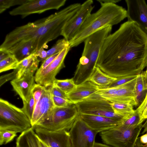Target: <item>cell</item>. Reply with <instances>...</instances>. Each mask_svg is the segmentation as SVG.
<instances>
[{
    "label": "cell",
    "mask_w": 147,
    "mask_h": 147,
    "mask_svg": "<svg viewBox=\"0 0 147 147\" xmlns=\"http://www.w3.org/2000/svg\"><path fill=\"white\" fill-rule=\"evenodd\" d=\"M147 65V34L134 22L127 21L105 39L96 66L118 79L137 75Z\"/></svg>",
    "instance_id": "6da1fadb"
},
{
    "label": "cell",
    "mask_w": 147,
    "mask_h": 147,
    "mask_svg": "<svg viewBox=\"0 0 147 147\" xmlns=\"http://www.w3.org/2000/svg\"><path fill=\"white\" fill-rule=\"evenodd\" d=\"M80 4L74 3L49 16L16 28L8 34L0 48L8 49L19 42L34 40L38 49L61 35L66 23L78 10Z\"/></svg>",
    "instance_id": "7a4b0ae2"
},
{
    "label": "cell",
    "mask_w": 147,
    "mask_h": 147,
    "mask_svg": "<svg viewBox=\"0 0 147 147\" xmlns=\"http://www.w3.org/2000/svg\"><path fill=\"white\" fill-rule=\"evenodd\" d=\"M101 7L96 12L90 14L77 33L69 42L71 47L78 46L89 36L109 26L117 24L127 18V11L115 3L97 0Z\"/></svg>",
    "instance_id": "3957f363"
},
{
    "label": "cell",
    "mask_w": 147,
    "mask_h": 147,
    "mask_svg": "<svg viewBox=\"0 0 147 147\" xmlns=\"http://www.w3.org/2000/svg\"><path fill=\"white\" fill-rule=\"evenodd\" d=\"M112 29V26L101 29L84 41L83 51L73 78L76 85L87 81L92 74L104 42Z\"/></svg>",
    "instance_id": "277c9868"
},
{
    "label": "cell",
    "mask_w": 147,
    "mask_h": 147,
    "mask_svg": "<svg viewBox=\"0 0 147 147\" xmlns=\"http://www.w3.org/2000/svg\"><path fill=\"white\" fill-rule=\"evenodd\" d=\"M32 127L30 120L22 108L0 99V130L21 133Z\"/></svg>",
    "instance_id": "5b68a950"
},
{
    "label": "cell",
    "mask_w": 147,
    "mask_h": 147,
    "mask_svg": "<svg viewBox=\"0 0 147 147\" xmlns=\"http://www.w3.org/2000/svg\"><path fill=\"white\" fill-rule=\"evenodd\" d=\"M79 115L75 104L65 107H55L49 117L36 127L52 131H69Z\"/></svg>",
    "instance_id": "8992f818"
},
{
    "label": "cell",
    "mask_w": 147,
    "mask_h": 147,
    "mask_svg": "<svg viewBox=\"0 0 147 147\" xmlns=\"http://www.w3.org/2000/svg\"><path fill=\"white\" fill-rule=\"evenodd\" d=\"M142 129V123L135 127H126L118 125L109 130L100 133L105 144L113 147H135Z\"/></svg>",
    "instance_id": "52a82bcc"
},
{
    "label": "cell",
    "mask_w": 147,
    "mask_h": 147,
    "mask_svg": "<svg viewBox=\"0 0 147 147\" xmlns=\"http://www.w3.org/2000/svg\"><path fill=\"white\" fill-rule=\"evenodd\" d=\"M75 105L79 114L99 116L119 120L122 118L114 113L110 102L96 93Z\"/></svg>",
    "instance_id": "ba28073f"
},
{
    "label": "cell",
    "mask_w": 147,
    "mask_h": 147,
    "mask_svg": "<svg viewBox=\"0 0 147 147\" xmlns=\"http://www.w3.org/2000/svg\"><path fill=\"white\" fill-rule=\"evenodd\" d=\"M69 132L73 147H93L98 133L89 126L79 115Z\"/></svg>",
    "instance_id": "9c48e42d"
},
{
    "label": "cell",
    "mask_w": 147,
    "mask_h": 147,
    "mask_svg": "<svg viewBox=\"0 0 147 147\" xmlns=\"http://www.w3.org/2000/svg\"><path fill=\"white\" fill-rule=\"evenodd\" d=\"M66 0H29L9 13L12 16L21 15L23 18L30 15L40 13L48 10H57L65 4Z\"/></svg>",
    "instance_id": "30bf717a"
},
{
    "label": "cell",
    "mask_w": 147,
    "mask_h": 147,
    "mask_svg": "<svg viewBox=\"0 0 147 147\" xmlns=\"http://www.w3.org/2000/svg\"><path fill=\"white\" fill-rule=\"evenodd\" d=\"M92 0H88L81 5L76 13L66 23L61 35L69 42L77 33L88 16L91 14L94 6Z\"/></svg>",
    "instance_id": "8fae6325"
},
{
    "label": "cell",
    "mask_w": 147,
    "mask_h": 147,
    "mask_svg": "<svg viewBox=\"0 0 147 147\" xmlns=\"http://www.w3.org/2000/svg\"><path fill=\"white\" fill-rule=\"evenodd\" d=\"M71 47L66 48L61 51L53 61L41 73L35 74V82L46 88L52 86L56 76L65 67L64 60Z\"/></svg>",
    "instance_id": "7c38bea8"
},
{
    "label": "cell",
    "mask_w": 147,
    "mask_h": 147,
    "mask_svg": "<svg viewBox=\"0 0 147 147\" xmlns=\"http://www.w3.org/2000/svg\"><path fill=\"white\" fill-rule=\"evenodd\" d=\"M55 107L50 88H46L35 107L31 121L32 127L34 128L44 121Z\"/></svg>",
    "instance_id": "4fadbf2b"
},
{
    "label": "cell",
    "mask_w": 147,
    "mask_h": 147,
    "mask_svg": "<svg viewBox=\"0 0 147 147\" xmlns=\"http://www.w3.org/2000/svg\"><path fill=\"white\" fill-rule=\"evenodd\" d=\"M33 129L38 138L50 147H73L68 131H52L38 127Z\"/></svg>",
    "instance_id": "5bb4252c"
},
{
    "label": "cell",
    "mask_w": 147,
    "mask_h": 147,
    "mask_svg": "<svg viewBox=\"0 0 147 147\" xmlns=\"http://www.w3.org/2000/svg\"><path fill=\"white\" fill-rule=\"evenodd\" d=\"M128 21L134 22L147 34V5L144 0H125Z\"/></svg>",
    "instance_id": "9a60e30c"
},
{
    "label": "cell",
    "mask_w": 147,
    "mask_h": 147,
    "mask_svg": "<svg viewBox=\"0 0 147 147\" xmlns=\"http://www.w3.org/2000/svg\"><path fill=\"white\" fill-rule=\"evenodd\" d=\"M82 119L92 129L100 133L114 128L120 120L106 117L86 114H79Z\"/></svg>",
    "instance_id": "2e32d148"
},
{
    "label": "cell",
    "mask_w": 147,
    "mask_h": 147,
    "mask_svg": "<svg viewBox=\"0 0 147 147\" xmlns=\"http://www.w3.org/2000/svg\"><path fill=\"white\" fill-rule=\"evenodd\" d=\"M137 77L119 86L114 97L109 102L112 103L128 104L137 106L135 91Z\"/></svg>",
    "instance_id": "e0dca14e"
},
{
    "label": "cell",
    "mask_w": 147,
    "mask_h": 147,
    "mask_svg": "<svg viewBox=\"0 0 147 147\" xmlns=\"http://www.w3.org/2000/svg\"><path fill=\"white\" fill-rule=\"evenodd\" d=\"M35 82L34 74L28 73L24 74L20 78H15L10 83L13 90L22 101H26L31 93Z\"/></svg>",
    "instance_id": "ac0fdd59"
},
{
    "label": "cell",
    "mask_w": 147,
    "mask_h": 147,
    "mask_svg": "<svg viewBox=\"0 0 147 147\" xmlns=\"http://www.w3.org/2000/svg\"><path fill=\"white\" fill-rule=\"evenodd\" d=\"M99 86L89 81L80 85L71 92L67 95V98L73 104H75L96 93Z\"/></svg>",
    "instance_id": "d6986e66"
},
{
    "label": "cell",
    "mask_w": 147,
    "mask_h": 147,
    "mask_svg": "<svg viewBox=\"0 0 147 147\" xmlns=\"http://www.w3.org/2000/svg\"><path fill=\"white\" fill-rule=\"evenodd\" d=\"M7 50L20 62L37 51L38 49L35 40H30L17 43Z\"/></svg>",
    "instance_id": "ffe728a7"
},
{
    "label": "cell",
    "mask_w": 147,
    "mask_h": 147,
    "mask_svg": "<svg viewBox=\"0 0 147 147\" xmlns=\"http://www.w3.org/2000/svg\"><path fill=\"white\" fill-rule=\"evenodd\" d=\"M40 62L36 52L20 61L15 69L17 72L16 78H20L27 73L34 74L35 71L38 69Z\"/></svg>",
    "instance_id": "44dd1931"
},
{
    "label": "cell",
    "mask_w": 147,
    "mask_h": 147,
    "mask_svg": "<svg viewBox=\"0 0 147 147\" xmlns=\"http://www.w3.org/2000/svg\"><path fill=\"white\" fill-rule=\"evenodd\" d=\"M38 139L32 127L21 133L17 138L16 147H40Z\"/></svg>",
    "instance_id": "7402d4cb"
},
{
    "label": "cell",
    "mask_w": 147,
    "mask_h": 147,
    "mask_svg": "<svg viewBox=\"0 0 147 147\" xmlns=\"http://www.w3.org/2000/svg\"><path fill=\"white\" fill-rule=\"evenodd\" d=\"M117 79L106 74L102 71L98 67L96 66L88 81L100 87H105L111 84Z\"/></svg>",
    "instance_id": "603a6c76"
},
{
    "label": "cell",
    "mask_w": 147,
    "mask_h": 147,
    "mask_svg": "<svg viewBox=\"0 0 147 147\" xmlns=\"http://www.w3.org/2000/svg\"><path fill=\"white\" fill-rule=\"evenodd\" d=\"M114 113L121 117H127L135 112L133 106L128 104L110 102Z\"/></svg>",
    "instance_id": "cb8c5ba5"
},
{
    "label": "cell",
    "mask_w": 147,
    "mask_h": 147,
    "mask_svg": "<svg viewBox=\"0 0 147 147\" xmlns=\"http://www.w3.org/2000/svg\"><path fill=\"white\" fill-rule=\"evenodd\" d=\"M53 84L59 88L67 95L75 89L77 86L73 78L63 80L56 79Z\"/></svg>",
    "instance_id": "d4e9b609"
},
{
    "label": "cell",
    "mask_w": 147,
    "mask_h": 147,
    "mask_svg": "<svg viewBox=\"0 0 147 147\" xmlns=\"http://www.w3.org/2000/svg\"><path fill=\"white\" fill-rule=\"evenodd\" d=\"M147 90L142 72L137 76L136 84V100L137 106L142 101L144 92Z\"/></svg>",
    "instance_id": "484cf974"
},
{
    "label": "cell",
    "mask_w": 147,
    "mask_h": 147,
    "mask_svg": "<svg viewBox=\"0 0 147 147\" xmlns=\"http://www.w3.org/2000/svg\"><path fill=\"white\" fill-rule=\"evenodd\" d=\"M143 122L141 120L138 114L135 110L134 113L127 117L122 118L119 125L126 127H130L137 126Z\"/></svg>",
    "instance_id": "4316f807"
},
{
    "label": "cell",
    "mask_w": 147,
    "mask_h": 147,
    "mask_svg": "<svg viewBox=\"0 0 147 147\" xmlns=\"http://www.w3.org/2000/svg\"><path fill=\"white\" fill-rule=\"evenodd\" d=\"M19 62L13 55L0 61V72L16 69Z\"/></svg>",
    "instance_id": "83f0119b"
},
{
    "label": "cell",
    "mask_w": 147,
    "mask_h": 147,
    "mask_svg": "<svg viewBox=\"0 0 147 147\" xmlns=\"http://www.w3.org/2000/svg\"><path fill=\"white\" fill-rule=\"evenodd\" d=\"M69 46H70L69 42L65 38L58 40L53 47L47 51V58L60 53L64 49Z\"/></svg>",
    "instance_id": "f1b7e54d"
},
{
    "label": "cell",
    "mask_w": 147,
    "mask_h": 147,
    "mask_svg": "<svg viewBox=\"0 0 147 147\" xmlns=\"http://www.w3.org/2000/svg\"><path fill=\"white\" fill-rule=\"evenodd\" d=\"M22 101L23 105L22 109L31 121L35 107L34 100L32 93L26 101Z\"/></svg>",
    "instance_id": "f546056e"
},
{
    "label": "cell",
    "mask_w": 147,
    "mask_h": 147,
    "mask_svg": "<svg viewBox=\"0 0 147 147\" xmlns=\"http://www.w3.org/2000/svg\"><path fill=\"white\" fill-rule=\"evenodd\" d=\"M17 132L9 130H0V145H5L12 141Z\"/></svg>",
    "instance_id": "4dcf8cb0"
},
{
    "label": "cell",
    "mask_w": 147,
    "mask_h": 147,
    "mask_svg": "<svg viewBox=\"0 0 147 147\" xmlns=\"http://www.w3.org/2000/svg\"><path fill=\"white\" fill-rule=\"evenodd\" d=\"M29 0H0V13L11 7L17 5H21L28 1Z\"/></svg>",
    "instance_id": "1f68e13d"
},
{
    "label": "cell",
    "mask_w": 147,
    "mask_h": 147,
    "mask_svg": "<svg viewBox=\"0 0 147 147\" xmlns=\"http://www.w3.org/2000/svg\"><path fill=\"white\" fill-rule=\"evenodd\" d=\"M135 110L138 114L141 120L144 122L147 119V92L143 100Z\"/></svg>",
    "instance_id": "d6a6232c"
},
{
    "label": "cell",
    "mask_w": 147,
    "mask_h": 147,
    "mask_svg": "<svg viewBox=\"0 0 147 147\" xmlns=\"http://www.w3.org/2000/svg\"><path fill=\"white\" fill-rule=\"evenodd\" d=\"M142 124L143 135L138 137L137 140L136 147H147V119Z\"/></svg>",
    "instance_id": "836d02e7"
},
{
    "label": "cell",
    "mask_w": 147,
    "mask_h": 147,
    "mask_svg": "<svg viewBox=\"0 0 147 147\" xmlns=\"http://www.w3.org/2000/svg\"><path fill=\"white\" fill-rule=\"evenodd\" d=\"M46 87L38 84H35L31 91L35 104V107L40 98Z\"/></svg>",
    "instance_id": "e575fe53"
},
{
    "label": "cell",
    "mask_w": 147,
    "mask_h": 147,
    "mask_svg": "<svg viewBox=\"0 0 147 147\" xmlns=\"http://www.w3.org/2000/svg\"><path fill=\"white\" fill-rule=\"evenodd\" d=\"M53 102L55 107H65L73 104L69 100L52 95Z\"/></svg>",
    "instance_id": "d590c367"
},
{
    "label": "cell",
    "mask_w": 147,
    "mask_h": 147,
    "mask_svg": "<svg viewBox=\"0 0 147 147\" xmlns=\"http://www.w3.org/2000/svg\"><path fill=\"white\" fill-rule=\"evenodd\" d=\"M137 75L127 77L118 79L108 86L105 87L101 88H110L122 85L136 78L137 77Z\"/></svg>",
    "instance_id": "8d00e7d4"
},
{
    "label": "cell",
    "mask_w": 147,
    "mask_h": 147,
    "mask_svg": "<svg viewBox=\"0 0 147 147\" xmlns=\"http://www.w3.org/2000/svg\"><path fill=\"white\" fill-rule=\"evenodd\" d=\"M59 53L49 57L42 61V65L37 70L35 74H38L41 73L53 61Z\"/></svg>",
    "instance_id": "74e56055"
},
{
    "label": "cell",
    "mask_w": 147,
    "mask_h": 147,
    "mask_svg": "<svg viewBox=\"0 0 147 147\" xmlns=\"http://www.w3.org/2000/svg\"><path fill=\"white\" fill-rule=\"evenodd\" d=\"M48 87L53 96L68 99L67 95L54 84Z\"/></svg>",
    "instance_id": "f35d334b"
},
{
    "label": "cell",
    "mask_w": 147,
    "mask_h": 147,
    "mask_svg": "<svg viewBox=\"0 0 147 147\" xmlns=\"http://www.w3.org/2000/svg\"><path fill=\"white\" fill-rule=\"evenodd\" d=\"M17 72L14 69L11 73L7 74L2 76L0 77V86L4 83L10 80H13L16 78Z\"/></svg>",
    "instance_id": "ab89813d"
},
{
    "label": "cell",
    "mask_w": 147,
    "mask_h": 147,
    "mask_svg": "<svg viewBox=\"0 0 147 147\" xmlns=\"http://www.w3.org/2000/svg\"><path fill=\"white\" fill-rule=\"evenodd\" d=\"M44 48V47H42L36 52L38 59L40 61H43L47 58V51L45 50Z\"/></svg>",
    "instance_id": "60d3db41"
},
{
    "label": "cell",
    "mask_w": 147,
    "mask_h": 147,
    "mask_svg": "<svg viewBox=\"0 0 147 147\" xmlns=\"http://www.w3.org/2000/svg\"><path fill=\"white\" fill-rule=\"evenodd\" d=\"M11 55L7 50L0 49V61L8 58Z\"/></svg>",
    "instance_id": "b9f144b4"
},
{
    "label": "cell",
    "mask_w": 147,
    "mask_h": 147,
    "mask_svg": "<svg viewBox=\"0 0 147 147\" xmlns=\"http://www.w3.org/2000/svg\"><path fill=\"white\" fill-rule=\"evenodd\" d=\"M93 147H113L111 146L100 143L95 142Z\"/></svg>",
    "instance_id": "7bdbcfd3"
},
{
    "label": "cell",
    "mask_w": 147,
    "mask_h": 147,
    "mask_svg": "<svg viewBox=\"0 0 147 147\" xmlns=\"http://www.w3.org/2000/svg\"><path fill=\"white\" fill-rule=\"evenodd\" d=\"M142 74L147 89V65L146 70L142 72Z\"/></svg>",
    "instance_id": "ee69618b"
},
{
    "label": "cell",
    "mask_w": 147,
    "mask_h": 147,
    "mask_svg": "<svg viewBox=\"0 0 147 147\" xmlns=\"http://www.w3.org/2000/svg\"><path fill=\"white\" fill-rule=\"evenodd\" d=\"M38 138V143L40 147H50L49 146L40 140Z\"/></svg>",
    "instance_id": "f6af8a7d"
},
{
    "label": "cell",
    "mask_w": 147,
    "mask_h": 147,
    "mask_svg": "<svg viewBox=\"0 0 147 147\" xmlns=\"http://www.w3.org/2000/svg\"><path fill=\"white\" fill-rule=\"evenodd\" d=\"M120 0H101L102 1L104 2H106L109 3H112L116 4V3H118L120 1Z\"/></svg>",
    "instance_id": "bcb514c9"
},
{
    "label": "cell",
    "mask_w": 147,
    "mask_h": 147,
    "mask_svg": "<svg viewBox=\"0 0 147 147\" xmlns=\"http://www.w3.org/2000/svg\"></svg>",
    "instance_id": "7dc6e473"
}]
</instances>
